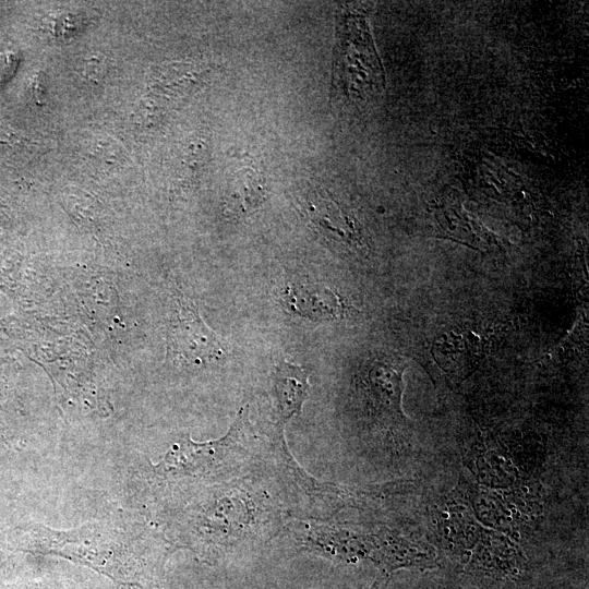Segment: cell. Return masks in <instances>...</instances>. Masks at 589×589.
<instances>
[{
	"label": "cell",
	"mask_w": 589,
	"mask_h": 589,
	"mask_svg": "<svg viewBox=\"0 0 589 589\" xmlns=\"http://www.w3.org/2000/svg\"><path fill=\"white\" fill-rule=\"evenodd\" d=\"M35 550L88 566L116 581L144 588L160 566L155 538L139 525L100 521L58 531L38 527Z\"/></svg>",
	"instance_id": "6da1fadb"
},
{
	"label": "cell",
	"mask_w": 589,
	"mask_h": 589,
	"mask_svg": "<svg viewBox=\"0 0 589 589\" xmlns=\"http://www.w3.org/2000/svg\"><path fill=\"white\" fill-rule=\"evenodd\" d=\"M371 41L363 25L358 21L347 17L339 27V41L334 64V87L347 95L361 93L368 87L374 86L370 79L381 81L377 70L369 69L366 64H375L376 56L371 49ZM378 68V67H370Z\"/></svg>",
	"instance_id": "7a4b0ae2"
},
{
	"label": "cell",
	"mask_w": 589,
	"mask_h": 589,
	"mask_svg": "<svg viewBox=\"0 0 589 589\" xmlns=\"http://www.w3.org/2000/svg\"><path fill=\"white\" fill-rule=\"evenodd\" d=\"M243 424L244 416L241 410L235 424L223 438L201 444L184 438L167 454L164 462L165 471L181 476H207L215 472L239 454Z\"/></svg>",
	"instance_id": "3957f363"
},
{
	"label": "cell",
	"mask_w": 589,
	"mask_h": 589,
	"mask_svg": "<svg viewBox=\"0 0 589 589\" xmlns=\"http://www.w3.org/2000/svg\"><path fill=\"white\" fill-rule=\"evenodd\" d=\"M168 347L171 354L195 364L224 359L227 354L225 345L185 299L179 300L178 318L169 329Z\"/></svg>",
	"instance_id": "277c9868"
},
{
	"label": "cell",
	"mask_w": 589,
	"mask_h": 589,
	"mask_svg": "<svg viewBox=\"0 0 589 589\" xmlns=\"http://www.w3.org/2000/svg\"><path fill=\"white\" fill-rule=\"evenodd\" d=\"M297 532V539L304 550L336 562L371 560L375 550L374 533L359 534L315 522L299 526Z\"/></svg>",
	"instance_id": "5b68a950"
},
{
	"label": "cell",
	"mask_w": 589,
	"mask_h": 589,
	"mask_svg": "<svg viewBox=\"0 0 589 589\" xmlns=\"http://www.w3.org/2000/svg\"><path fill=\"white\" fill-rule=\"evenodd\" d=\"M406 365L393 359L374 361L365 378L370 405L382 420L402 422L406 417L401 408L404 390L402 374Z\"/></svg>",
	"instance_id": "8992f818"
},
{
	"label": "cell",
	"mask_w": 589,
	"mask_h": 589,
	"mask_svg": "<svg viewBox=\"0 0 589 589\" xmlns=\"http://www.w3.org/2000/svg\"><path fill=\"white\" fill-rule=\"evenodd\" d=\"M374 540L371 560L385 574L400 568H434L438 564V555L429 544L407 540L387 529L374 533Z\"/></svg>",
	"instance_id": "52a82bcc"
},
{
	"label": "cell",
	"mask_w": 589,
	"mask_h": 589,
	"mask_svg": "<svg viewBox=\"0 0 589 589\" xmlns=\"http://www.w3.org/2000/svg\"><path fill=\"white\" fill-rule=\"evenodd\" d=\"M286 306L310 320H337L345 315V300L332 289L317 284H293L284 292Z\"/></svg>",
	"instance_id": "ba28073f"
},
{
	"label": "cell",
	"mask_w": 589,
	"mask_h": 589,
	"mask_svg": "<svg viewBox=\"0 0 589 589\" xmlns=\"http://www.w3.org/2000/svg\"><path fill=\"white\" fill-rule=\"evenodd\" d=\"M309 389L308 374L302 366L284 361L276 368L273 392L277 426L281 435L287 421L294 414L301 413Z\"/></svg>",
	"instance_id": "9c48e42d"
},
{
	"label": "cell",
	"mask_w": 589,
	"mask_h": 589,
	"mask_svg": "<svg viewBox=\"0 0 589 589\" xmlns=\"http://www.w3.org/2000/svg\"><path fill=\"white\" fill-rule=\"evenodd\" d=\"M308 213L318 231L327 238L340 239L342 242L354 241L353 230L348 218L344 216L332 201L322 196L309 201Z\"/></svg>",
	"instance_id": "30bf717a"
},
{
	"label": "cell",
	"mask_w": 589,
	"mask_h": 589,
	"mask_svg": "<svg viewBox=\"0 0 589 589\" xmlns=\"http://www.w3.org/2000/svg\"><path fill=\"white\" fill-rule=\"evenodd\" d=\"M389 579L390 575L381 572L380 575L375 578L370 589H386Z\"/></svg>",
	"instance_id": "8fae6325"
}]
</instances>
